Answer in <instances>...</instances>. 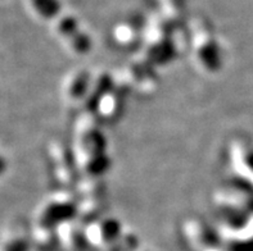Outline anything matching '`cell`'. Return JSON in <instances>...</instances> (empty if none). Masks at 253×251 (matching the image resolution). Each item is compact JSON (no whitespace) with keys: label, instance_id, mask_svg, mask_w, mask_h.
<instances>
[{"label":"cell","instance_id":"obj_1","mask_svg":"<svg viewBox=\"0 0 253 251\" xmlns=\"http://www.w3.org/2000/svg\"><path fill=\"white\" fill-rule=\"evenodd\" d=\"M170 25L158 13L153 16L144 30L145 36V58L151 64L161 63L167 61L172 54L170 35H169Z\"/></svg>","mask_w":253,"mask_h":251},{"label":"cell","instance_id":"obj_2","mask_svg":"<svg viewBox=\"0 0 253 251\" xmlns=\"http://www.w3.org/2000/svg\"><path fill=\"white\" fill-rule=\"evenodd\" d=\"M193 27V48L197 64L207 73L216 72L220 68L217 42L212 37V32L202 21H196Z\"/></svg>","mask_w":253,"mask_h":251},{"label":"cell","instance_id":"obj_12","mask_svg":"<svg viewBox=\"0 0 253 251\" xmlns=\"http://www.w3.org/2000/svg\"><path fill=\"white\" fill-rule=\"evenodd\" d=\"M160 14L169 25H176L181 21L184 12L183 0H158Z\"/></svg>","mask_w":253,"mask_h":251},{"label":"cell","instance_id":"obj_13","mask_svg":"<svg viewBox=\"0 0 253 251\" xmlns=\"http://www.w3.org/2000/svg\"><path fill=\"white\" fill-rule=\"evenodd\" d=\"M66 45V49H67L68 53L74 55H84L89 53V50L91 49V40H90V36L85 32L77 31L75 35L71 36L70 38H67L66 41H63Z\"/></svg>","mask_w":253,"mask_h":251},{"label":"cell","instance_id":"obj_6","mask_svg":"<svg viewBox=\"0 0 253 251\" xmlns=\"http://www.w3.org/2000/svg\"><path fill=\"white\" fill-rule=\"evenodd\" d=\"M50 155L54 164L55 175L62 183L71 184L75 181L77 171V159L64 143H54L50 146Z\"/></svg>","mask_w":253,"mask_h":251},{"label":"cell","instance_id":"obj_14","mask_svg":"<svg viewBox=\"0 0 253 251\" xmlns=\"http://www.w3.org/2000/svg\"><path fill=\"white\" fill-rule=\"evenodd\" d=\"M121 107L122 103L120 95L111 90L100 99L99 103H98V107H96V110L99 111V114L111 118L119 114V110L121 109Z\"/></svg>","mask_w":253,"mask_h":251},{"label":"cell","instance_id":"obj_10","mask_svg":"<svg viewBox=\"0 0 253 251\" xmlns=\"http://www.w3.org/2000/svg\"><path fill=\"white\" fill-rule=\"evenodd\" d=\"M31 12L42 21H54L61 14L59 0H29Z\"/></svg>","mask_w":253,"mask_h":251},{"label":"cell","instance_id":"obj_15","mask_svg":"<svg viewBox=\"0 0 253 251\" xmlns=\"http://www.w3.org/2000/svg\"><path fill=\"white\" fill-rule=\"evenodd\" d=\"M140 29L134 22H122L116 26L115 37L120 44L131 45L140 36Z\"/></svg>","mask_w":253,"mask_h":251},{"label":"cell","instance_id":"obj_8","mask_svg":"<svg viewBox=\"0 0 253 251\" xmlns=\"http://www.w3.org/2000/svg\"><path fill=\"white\" fill-rule=\"evenodd\" d=\"M32 235L18 222L6 227L0 237V251H30L32 246Z\"/></svg>","mask_w":253,"mask_h":251},{"label":"cell","instance_id":"obj_9","mask_svg":"<svg viewBox=\"0 0 253 251\" xmlns=\"http://www.w3.org/2000/svg\"><path fill=\"white\" fill-rule=\"evenodd\" d=\"M57 235L59 242L68 251H81L84 246L89 244L86 237V229L79 228L72 222H66L58 227Z\"/></svg>","mask_w":253,"mask_h":251},{"label":"cell","instance_id":"obj_4","mask_svg":"<svg viewBox=\"0 0 253 251\" xmlns=\"http://www.w3.org/2000/svg\"><path fill=\"white\" fill-rule=\"evenodd\" d=\"M106 150V139L95 123L87 119L81 124L76 134V159L77 162L91 156L102 155Z\"/></svg>","mask_w":253,"mask_h":251},{"label":"cell","instance_id":"obj_17","mask_svg":"<svg viewBox=\"0 0 253 251\" xmlns=\"http://www.w3.org/2000/svg\"><path fill=\"white\" fill-rule=\"evenodd\" d=\"M136 251H149V250H143V249H138Z\"/></svg>","mask_w":253,"mask_h":251},{"label":"cell","instance_id":"obj_3","mask_svg":"<svg viewBox=\"0 0 253 251\" xmlns=\"http://www.w3.org/2000/svg\"><path fill=\"white\" fill-rule=\"evenodd\" d=\"M75 201L70 195L55 194L45 200L36 216V226L57 229L63 223L68 222L75 212Z\"/></svg>","mask_w":253,"mask_h":251},{"label":"cell","instance_id":"obj_11","mask_svg":"<svg viewBox=\"0 0 253 251\" xmlns=\"http://www.w3.org/2000/svg\"><path fill=\"white\" fill-rule=\"evenodd\" d=\"M53 30H54L55 35L61 38L62 41H66L67 38L75 35L77 31H80L76 17H74L72 14H68V13L67 14L61 13L53 21Z\"/></svg>","mask_w":253,"mask_h":251},{"label":"cell","instance_id":"obj_5","mask_svg":"<svg viewBox=\"0 0 253 251\" xmlns=\"http://www.w3.org/2000/svg\"><path fill=\"white\" fill-rule=\"evenodd\" d=\"M122 236L121 224L113 218L96 219L86 227V237L90 244L106 249L119 241Z\"/></svg>","mask_w":253,"mask_h":251},{"label":"cell","instance_id":"obj_16","mask_svg":"<svg viewBox=\"0 0 253 251\" xmlns=\"http://www.w3.org/2000/svg\"><path fill=\"white\" fill-rule=\"evenodd\" d=\"M5 171V160L3 159V156H0V175Z\"/></svg>","mask_w":253,"mask_h":251},{"label":"cell","instance_id":"obj_7","mask_svg":"<svg viewBox=\"0 0 253 251\" xmlns=\"http://www.w3.org/2000/svg\"><path fill=\"white\" fill-rule=\"evenodd\" d=\"M91 87V78L87 72L75 70L67 74L63 82V95L72 104L86 102Z\"/></svg>","mask_w":253,"mask_h":251}]
</instances>
